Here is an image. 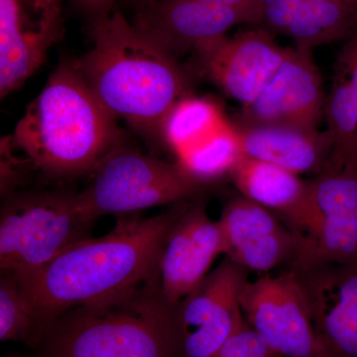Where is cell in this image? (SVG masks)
Returning <instances> with one entry per match:
<instances>
[{"label": "cell", "instance_id": "cell-15", "mask_svg": "<svg viewBox=\"0 0 357 357\" xmlns=\"http://www.w3.org/2000/svg\"><path fill=\"white\" fill-rule=\"evenodd\" d=\"M225 253L220 223L211 220L204 204L187 206L167 237L160 258V286L167 302L178 306Z\"/></svg>", "mask_w": 357, "mask_h": 357}, {"label": "cell", "instance_id": "cell-1", "mask_svg": "<svg viewBox=\"0 0 357 357\" xmlns=\"http://www.w3.org/2000/svg\"><path fill=\"white\" fill-rule=\"evenodd\" d=\"M187 206L141 218L119 217L114 229L86 237L36 273L18 280L43 332L61 314L116 299L158 280L167 237Z\"/></svg>", "mask_w": 357, "mask_h": 357}, {"label": "cell", "instance_id": "cell-9", "mask_svg": "<svg viewBox=\"0 0 357 357\" xmlns=\"http://www.w3.org/2000/svg\"><path fill=\"white\" fill-rule=\"evenodd\" d=\"M290 50L277 43L274 34L257 26L234 37L225 35L204 42L194 52L201 74L246 107L266 88Z\"/></svg>", "mask_w": 357, "mask_h": 357}, {"label": "cell", "instance_id": "cell-4", "mask_svg": "<svg viewBox=\"0 0 357 357\" xmlns=\"http://www.w3.org/2000/svg\"><path fill=\"white\" fill-rule=\"evenodd\" d=\"M177 307L167 302L158 279L70 310L45 326L39 357H182Z\"/></svg>", "mask_w": 357, "mask_h": 357}, {"label": "cell", "instance_id": "cell-28", "mask_svg": "<svg viewBox=\"0 0 357 357\" xmlns=\"http://www.w3.org/2000/svg\"><path fill=\"white\" fill-rule=\"evenodd\" d=\"M84 9L93 14L96 18L110 13L115 0H77Z\"/></svg>", "mask_w": 357, "mask_h": 357}, {"label": "cell", "instance_id": "cell-13", "mask_svg": "<svg viewBox=\"0 0 357 357\" xmlns=\"http://www.w3.org/2000/svg\"><path fill=\"white\" fill-rule=\"evenodd\" d=\"M227 257L248 271L268 273L293 266L299 258L301 241L273 213L243 195L223 206L218 220Z\"/></svg>", "mask_w": 357, "mask_h": 357}, {"label": "cell", "instance_id": "cell-12", "mask_svg": "<svg viewBox=\"0 0 357 357\" xmlns=\"http://www.w3.org/2000/svg\"><path fill=\"white\" fill-rule=\"evenodd\" d=\"M306 293L325 357H357V263L290 268Z\"/></svg>", "mask_w": 357, "mask_h": 357}, {"label": "cell", "instance_id": "cell-14", "mask_svg": "<svg viewBox=\"0 0 357 357\" xmlns=\"http://www.w3.org/2000/svg\"><path fill=\"white\" fill-rule=\"evenodd\" d=\"M318 215L316 234L299 259L298 268L318 263H357V178L349 169H326L309 181Z\"/></svg>", "mask_w": 357, "mask_h": 357}, {"label": "cell", "instance_id": "cell-30", "mask_svg": "<svg viewBox=\"0 0 357 357\" xmlns=\"http://www.w3.org/2000/svg\"><path fill=\"white\" fill-rule=\"evenodd\" d=\"M134 1L141 2L143 4L146 3V2L150 1V0H134Z\"/></svg>", "mask_w": 357, "mask_h": 357}, {"label": "cell", "instance_id": "cell-19", "mask_svg": "<svg viewBox=\"0 0 357 357\" xmlns=\"http://www.w3.org/2000/svg\"><path fill=\"white\" fill-rule=\"evenodd\" d=\"M324 116L333 143L332 158L326 168H344L357 150V31L345 40L338 52Z\"/></svg>", "mask_w": 357, "mask_h": 357}, {"label": "cell", "instance_id": "cell-18", "mask_svg": "<svg viewBox=\"0 0 357 357\" xmlns=\"http://www.w3.org/2000/svg\"><path fill=\"white\" fill-rule=\"evenodd\" d=\"M234 124L243 154L276 164L297 175H319L332 158L333 143L326 131L288 124Z\"/></svg>", "mask_w": 357, "mask_h": 357}, {"label": "cell", "instance_id": "cell-25", "mask_svg": "<svg viewBox=\"0 0 357 357\" xmlns=\"http://www.w3.org/2000/svg\"><path fill=\"white\" fill-rule=\"evenodd\" d=\"M213 357H283L270 349L264 340L244 324Z\"/></svg>", "mask_w": 357, "mask_h": 357}, {"label": "cell", "instance_id": "cell-6", "mask_svg": "<svg viewBox=\"0 0 357 357\" xmlns=\"http://www.w3.org/2000/svg\"><path fill=\"white\" fill-rule=\"evenodd\" d=\"M77 192H15L0 213V269L22 280L86 238Z\"/></svg>", "mask_w": 357, "mask_h": 357}, {"label": "cell", "instance_id": "cell-5", "mask_svg": "<svg viewBox=\"0 0 357 357\" xmlns=\"http://www.w3.org/2000/svg\"><path fill=\"white\" fill-rule=\"evenodd\" d=\"M91 180L77 192L84 222L105 215H131L154 206L181 204L197 196L204 185L177 165L122 142L112 148L89 172Z\"/></svg>", "mask_w": 357, "mask_h": 357}, {"label": "cell", "instance_id": "cell-27", "mask_svg": "<svg viewBox=\"0 0 357 357\" xmlns=\"http://www.w3.org/2000/svg\"><path fill=\"white\" fill-rule=\"evenodd\" d=\"M218 3L243 14L248 24L259 26L261 0H215Z\"/></svg>", "mask_w": 357, "mask_h": 357}, {"label": "cell", "instance_id": "cell-22", "mask_svg": "<svg viewBox=\"0 0 357 357\" xmlns=\"http://www.w3.org/2000/svg\"><path fill=\"white\" fill-rule=\"evenodd\" d=\"M241 155L236 126L227 121L198 144L178 154L176 163L190 177L206 185L229 176Z\"/></svg>", "mask_w": 357, "mask_h": 357}, {"label": "cell", "instance_id": "cell-7", "mask_svg": "<svg viewBox=\"0 0 357 357\" xmlns=\"http://www.w3.org/2000/svg\"><path fill=\"white\" fill-rule=\"evenodd\" d=\"M241 306L249 326L283 357H325L306 293L290 268L248 281Z\"/></svg>", "mask_w": 357, "mask_h": 357}, {"label": "cell", "instance_id": "cell-10", "mask_svg": "<svg viewBox=\"0 0 357 357\" xmlns=\"http://www.w3.org/2000/svg\"><path fill=\"white\" fill-rule=\"evenodd\" d=\"M63 32L62 0H0L2 98L41 67Z\"/></svg>", "mask_w": 357, "mask_h": 357}, {"label": "cell", "instance_id": "cell-29", "mask_svg": "<svg viewBox=\"0 0 357 357\" xmlns=\"http://www.w3.org/2000/svg\"><path fill=\"white\" fill-rule=\"evenodd\" d=\"M344 167H347V169H349L357 178V150L354 152L351 158L347 160Z\"/></svg>", "mask_w": 357, "mask_h": 357}, {"label": "cell", "instance_id": "cell-8", "mask_svg": "<svg viewBox=\"0 0 357 357\" xmlns=\"http://www.w3.org/2000/svg\"><path fill=\"white\" fill-rule=\"evenodd\" d=\"M248 280V270L227 257L178 305L181 356H215L246 323L241 294Z\"/></svg>", "mask_w": 357, "mask_h": 357}, {"label": "cell", "instance_id": "cell-3", "mask_svg": "<svg viewBox=\"0 0 357 357\" xmlns=\"http://www.w3.org/2000/svg\"><path fill=\"white\" fill-rule=\"evenodd\" d=\"M116 121L89 88L77 62L67 61L54 70L11 136L44 173L77 175L91 172L121 142Z\"/></svg>", "mask_w": 357, "mask_h": 357}, {"label": "cell", "instance_id": "cell-24", "mask_svg": "<svg viewBox=\"0 0 357 357\" xmlns=\"http://www.w3.org/2000/svg\"><path fill=\"white\" fill-rule=\"evenodd\" d=\"M305 0H261L259 27L276 35L287 34Z\"/></svg>", "mask_w": 357, "mask_h": 357}, {"label": "cell", "instance_id": "cell-23", "mask_svg": "<svg viewBox=\"0 0 357 357\" xmlns=\"http://www.w3.org/2000/svg\"><path fill=\"white\" fill-rule=\"evenodd\" d=\"M42 335L36 316L13 275L1 273L0 340L38 344Z\"/></svg>", "mask_w": 357, "mask_h": 357}, {"label": "cell", "instance_id": "cell-2", "mask_svg": "<svg viewBox=\"0 0 357 357\" xmlns=\"http://www.w3.org/2000/svg\"><path fill=\"white\" fill-rule=\"evenodd\" d=\"M91 48L79 70L103 107L137 132L160 138L174 105L192 95L191 82L177 58L119 11L96 18Z\"/></svg>", "mask_w": 357, "mask_h": 357}, {"label": "cell", "instance_id": "cell-26", "mask_svg": "<svg viewBox=\"0 0 357 357\" xmlns=\"http://www.w3.org/2000/svg\"><path fill=\"white\" fill-rule=\"evenodd\" d=\"M13 136L1 139V195L6 197L13 194L14 190L21 184L25 167L23 161L14 156Z\"/></svg>", "mask_w": 357, "mask_h": 357}, {"label": "cell", "instance_id": "cell-21", "mask_svg": "<svg viewBox=\"0 0 357 357\" xmlns=\"http://www.w3.org/2000/svg\"><path fill=\"white\" fill-rule=\"evenodd\" d=\"M227 121L217 102L189 95L178 100L167 115L160 139L177 156L215 132Z\"/></svg>", "mask_w": 357, "mask_h": 357}, {"label": "cell", "instance_id": "cell-16", "mask_svg": "<svg viewBox=\"0 0 357 357\" xmlns=\"http://www.w3.org/2000/svg\"><path fill=\"white\" fill-rule=\"evenodd\" d=\"M241 195L273 213L297 234L301 251L316 234L318 215L309 181L287 169L241 155L229 173Z\"/></svg>", "mask_w": 357, "mask_h": 357}, {"label": "cell", "instance_id": "cell-20", "mask_svg": "<svg viewBox=\"0 0 357 357\" xmlns=\"http://www.w3.org/2000/svg\"><path fill=\"white\" fill-rule=\"evenodd\" d=\"M356 31L357 0H305L286 36L312 49L345 41Z\"/></svg>", "mask_w": 357, "mask_h": 357}, {"label": "cell", "instance_id": "cell-11", "mask_svg": "<svg viewBox=\"0 0 357 357\" xmlns=\"http://www.w3.org/2000/svg\"><path fill=\"white\" fill-rule=\"evenodd\" d=\"M326 98L312 49L296 46L255 102L241 107L234 122L318 128L325 114Z\"/></svg>", "mask_w": 357, "mask_h": 357}, {"label": "cell", "instance_id": "cell-17", "mask_svg": "<svg viewBox=\"0 0 357 357\" xmlns=\"http://www.w3.org/2000/svg\"><path fill=\"white\" fill-rule=\"evenodd\" d=\"M244 23L248 21L243 14L215 0H150L143 4L135 24L176 56Z\"/></svg>", "mask_w": 357, "mask_h": 357}]
</instances>
